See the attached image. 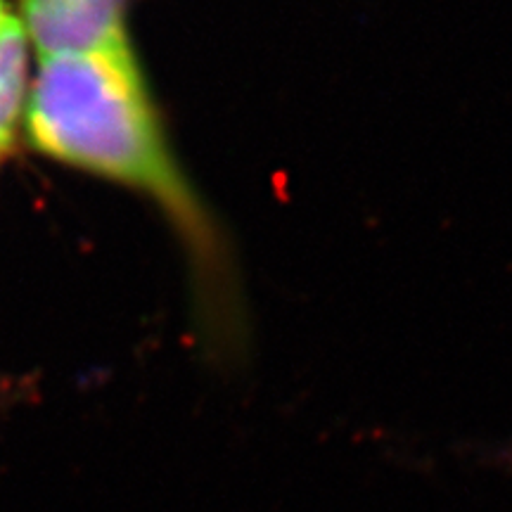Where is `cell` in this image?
Masks as SVG:
<instances>
[{"mask_svg":"<svg viewBox=\"0 0 512 512\" xmlns=\"http://www.w3.org/2000/svg\"><path fill=\"white\" fill-rule=\"evenodd\" d=\"M24 126L31 145L150 200L188 247L204 280L223 275L214 221L171 150L131 38L38 57Z\"/></svg>","mask_w":512,"mask_h":512,"instance_id":"obj_1","label":"cell"},{"mask_svg":"<svg viewBox=\"0 0 512 512\" xmlns=\"http://www.w3.org/2000/svg\"><path fill=\"white\" fill-rule=\"evenodd\" d=\"M24 34L38 57L126 41L124 0H22Z\"/></svg>","mask_w":512,"mask_h":512,"instance_id":"obj_2","label":"cell"},{"mask_svg":"<svg viewBox=\"0 0 512 512\" xmlns=\"http://www.w3.org/2000/svg\"><path fill=\"white\" fill-rule=\"evenodd\" d=\"M29 38L19 17L0 31V159L12 150L27 110Z\"/></svg>","mask_w":512,"mask_h":512,"instance_id":"obj_3","label":"cell"},{"mask_svg":"<svg viewBox=\"0 0 512 512\" xmlns=\"http://www.w3.org/2000/svg\"><path fill=\"white\" fill-rule=\"evenodd\" d=\"M12 19H15V15H12L8 5H5V0H0V31L8 27Z\"/></svg>","mask_w":512,"mask_h":512,"instance_id":"obj_4","label":"cell"}]
</instances>
